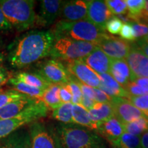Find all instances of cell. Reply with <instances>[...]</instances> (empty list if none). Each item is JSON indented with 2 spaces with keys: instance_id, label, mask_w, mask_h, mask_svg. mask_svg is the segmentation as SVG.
Instances as JSON below:
<instances>
[{
  "instance_id": "cell-1",
  "label": "cell",
  "mask_w": 148,
  "mask_h": 148,
  "mask_svg": "<svg viewBox=\"0 0 148 148\" xmlns=\"http://www.w3.org/2000/svg\"><path fill=\"white\" fill-rule=\"evenodd\" d=\"M54 36L51 30H32L14 40L8 47V61L13 68L25 67L49 56Z\"/></svg>"
},
{
  "instance_id": "cell-2",
  "label": "cell",
  "mask_w": 148,
  "mask_h": 148,
  "mask_svg": "<svg viewBox=\"0 0 148 148\" xmlns=\"http://www.w3.org/2000/svg\"><path fill=\"white\" fill-rule=\"evenodd\" d=\"M55 130L62 148H108L105 139L87 127L59 123Z\"/></svg>"
},
{
  "instance_id": "cell-3",
  "label": "cell",
  "mask_w": 148,
  "mask_h": 148,
  "mask_svg": "<svg viewBox=\"0 0 148 148\" xmlns=\"http://www.w3.org/2000/svg\"><path fill=\"white\" fill-rule=\"evenodd\" d=\"M51 31L54 38H68L95 43L108 35L106 30L97 27L87 18L71 22L60 20L55 24Z\"/></svg>"
},
{
  "instance_id": "cell-4",
  "label": "cell",
  "mask_w": 148,
  "mask_h": 148,
  "mask_svg": "<svg viewBox=\"0 0 148 148\" xmlns=\"http://www.w3.org/2000/svg\"><path fill=\"white\" fill-rule=\"evenodd\" d=\"M34 3L33 0H0V8L12 28L21 32L36 23Z\"/></svg>"
},
{
  "instance_id": "cell-5",
  "label": "cell",
  "mask_w": 148,
  "mask_h": 148,
  "mask_svg": "<svg viewBox=\"0 0 148 148\" xmlns=\"http://www.w3.org/2000/svg\"><path fill=\"white\" fill-rule=\"evenodd\" d=\"M97 47V43L68 38H54L49 56L58 60L69 62L82 60Z\"/></svg>"
},
{
  "instance_id": "cell-6",
  "label": "cell",
  "mask_w": 148,
  "mask_h": 148,
  "mask_svg": "<svg viewBox=\"0 0 148 148\" xmlns=\"http://www.w3.org/2000/svg\"><path fill=\"white\" fill-rule=\"evenodd\" d=\"M48 108L39 99L23 110L16 117L0 120V139L15 132L24 125L32 123L42 117L47 116Z\"/></svg>"
},
{
  "instance_id": "cell-7",
  "label": "cell",
  "mask_w": 148,
  "mask_h": 148,
  "mask_svg": "<svg viewBox=\"0 0 148 148\" xmlns=\"http://www.w3.org/2000/svg\"><path fill=\"white\" fill-rule=\"evenodd\" d=\"M31 148H62L56 130L34 121L29 128Z\"/></svg>"
},
{
  "instance_id": "cell-8",
  "label": "cell",
  "mask_w": 148,
  "mask_h": 148,
  "mask_svg": "<svg viewBox=\"0 0 148 148\" xmlns=\"http://www.w3.org/2000/svg\"><path fill=\"white\" fill-rule=\"evenodd\" d=\"M36 73L51 84H65L69 81L71 74L65 65L56 59H49L40 62Z\"/></svg>"
},
{
  "instance_id": "cell-9",
  "label": "cell",
  "mask_w": 148,
  "mask_h": 148,
  "mask_svg": "<svg viewBox=\"0 0 148 148\" xmlns=\"http://www.w3.org/2000/svg\"><path fill=\"white\" fill-rule=\"evenodd\" d=\"M97 47L109 58L115 60H124L132 48V45L121 38L108 36L97 43Z\"/></svg>"
},
{
  "instance_id": "cell-10",
  "label": "cell",
  "mask_w": 148,
  "mask_h": 148,
  "mask_svg": "<svg viewBox=\"0 0 148 148\" xmlns=\"http://www.w3.org/2000/svg\"><path fill=\"white\" fill-rule=\"evenodd\" d=\"M110 103L113 109L114 116L122 124L146 116L126 98L113 97Z\"/></svg>"
},
{
  "instance_id": "cell-11",
  "label": "cell",
  "mask_w": 148,
  "mask_h": 148,
  "mask_svg": "<svg viewBox=\"0 0 148 148\" xmlns=\"http://www.w3.org/2000/svg\"><path fill=\"white\" fill-rule=\"evenodd\" d=\"M66 63L65 66L69 73L79 82L92 88H99L100 80L97 74L82 60H71Z\"/></svg>"
},
{
  "instance_id": "cell-12",
  "label": "cell",
  "mask_w": 148,
  "mask_h": 148,
  "mask_svg": "<svg viewBox=\"0 0 148 148\" xmlns=\"http://www.w3.org/2000/svg\"><path fill=\"white\" fill-rule=\"evenodd\" d=\"M112 16L105 1H88L87 19L97 27L106 30L105 27L107 21Z\"/></svg>"
},
{
  "instance_id": "cell-13",
  "label": "cell",
  "mask_w": 148,
  "mask_h": 148,
  "mask_svg": "<svg viewBox=\"0 0 148 148\" xmlns=\"http://www.w3.org/2000/svg\"><path fill=\"white\" fill-rule=\"evenodd\" d=\"M88 1L73 0L63 1L60 16L61 21H77L87 18Z\"/></svg>"
},
{
  "instance_id": "cell-14",
  "label": "cell",
  "mask_w": 148,
  "mask_h": 148,
  "mask_svg": "<svg viewBox=\"0 0 148 148\" xmlns=\"http://www.w3.org/2000/svg\"><path fill=\"white\" fill-rule=\"evenodd\" d=\"M63 1L60 0H42L40 3V11L37 23L44 27L52 25L60 16Z\"/></svg>"
},
{
  "instance_id": "cell-15",
  "label": "cell",
  "mask_w": 148,
  "mask_h": 148,
  "mask_svg": "<svg viewBox=\"0 0 148 148\" xmlns=\"http://www.w3.org/2000/svg\"><path fill=\"white\" fill-rule=\"evenodd\" d=\"M96 126V131L110 144L117 140L124 132L123 125L114 116L99 122Z\"/></svg>"
},
{
  "instance_id": "cell-16",
  "label": "cell",
  "mask_w": 148,
  "mask_h": 148,
  "mask_svg": "<svg viewBox=\"0 0 148 148\" xmlns=\"http://www.w3.org/2000/svg\"><path fill=\"white\" fill-rule=\"evenodd\" d=\"M125 60L135 77L148 78V58L134 45H132Z\"/></svg>"
},
{
  "instance_id": "cell-17",
  "label": "cell",
  "mask_w": 148,
  "mask_h": 148,
  "mask_svg": "<svg viewBox=\"0 0 148 148\" xmlns=\"http://www.w3.org/2000/svg\"><path fill=\"white\" fill-rule=\"evenodd\" d=\"M82 60L97 74L110 72L111 58L98 47Z\"/></svg>"
},
{
  "instance_id": "cell-18",
  "label": "cell",
  "mask_w": 148,
  "mask_h": 148,
  "mask_svg": "<svg viewBox=\"0 0 148 148\" xmlns=\"http://www.w3.org/2000/svg\"><path fill=\"white\" fill-rule=\"evenodd\" d=\"M100 80L99 88L109 97L128 98L126 90L114 79L110 73L97 74Z\"/></svg>"
},
{
  "instance_id": "cell-19",
  "label": "cell",
  "mask_w": 148,
  "mask_h": 148,
  "mask_svg": "<svg viewBox=\"0 0 148 148\" xmlns=\"http://www.w3.org/2000/svg\"><path fill=\"white\" fill-rule=\"evenodd\" d=\"M1 148H31L29 131L17 130L1 139Z\"/></svg>"
},
{
  "instance_id": "cell-20",
  "label": "cell",
  "mask_w": 148,
  "mask_h": 148,
  "mask_svg": "<svg viewBox=\"0 0 148 148\" xmlns=\"http://www.w3.org/2000/svg\"><path fill=\"white\" fill-rule=\"evenodd\" d=\"M37 99L27 98L25 99L14 101L0 108V120L9 119L16 117L23 110L32 105Z\"/></svg>"
},
{
  "instance_id": "cell-21",
  "label": "cell",
  "mask_w": 148,
  "mask_h": 148,
  "mask_svg": "<svg viewBox=\"0 0 148 148\" xmlns=\"http://www.w3.org/2000/svg\"><path fill=\"white\" fill-rule=\"evenodd\" d=\"M90 119L96 125L114 116L113 109L110 103L95 102L91 109L88 111Z\"/></svg>"
},
{
  "instance_id": "cell-22",
  "label": "cell",
  "mask_w": 148,
  "mask_h": 148,
  "mask_svg": "<svg viewBox=\"0 0 148 148\" xmlns=\"http://www.w3.org/2000/svg\"><path fill=\"white\" fill-rule=\"evenodd\" d=\"M14 77L29 86L40 88L42 90L47 89L51 84V83L47 82L44 77L36 72L30 73L26 71H20L16 73Z\"/></svg>"
},
{
  "instance_id": "cell-23",
  "label": "cell",
  "mask_w": 148,
  "mask_h": 148,
  "mask_svg": "<svg viewBox=\"0 0 148 148\" xmlns=\"http://www.w3.org/2000/svg\"><path fill=\"white\" fill-rule=\"evenodd\" d=\"M60 84H51L47 89L44 90L42 97L39 100L42 101L47 106L48 108L55 110L62 104L59 97V89Z\"/></svg>"
},
{
  "instance_id": "cell-24",
  "label": "cell",
  "mask_w": 148,
  "mask_h": 148,
  "mask_svg": "<svg viewBox=\"0 0 148 148\" xmlns=\"http://www.w3.org/2000/svg\"><path fill=\"white\" fill-rule=\"evenodd\" d=\"M8 84L10 86H12L14 90L31 98H34V99H39L42 97L44 92V90L29 86L25 83L18 80L14 77H10L8 81Z\"/></svg>"
},
{
  "instance_id": "cell-25",
  "label": "cell",
  "mask_w": 148,
  "mask_h": 148,
  "mask_svg": "<svg viewBox=\"0 0 148 148\" xmlns=\"http://www.w3.org/2000/svg\"><path fill=\"white\" fill-rule=\"evenodd\" d=\"M72 116L74 124L81 125V126L87 127V128L96 130V125L92 123L90 119L88 111L83 108L82 106L78 104L73 105Z\"/></svg>"
},
{
  "instance_id": "cell-26",
  "label": "cell",
  "mask_w": 148,
  "mask_h": 148,
  "mask_svg": "<svg viewBox=\"0 0 148 148\" xmlns=\"http://www.w3.org/2000/svg\"><path fill=\"white\" fill-rule=\"evenodd\" d=\"M73 105L72 103H62L58 108L53 110L51 114L53 119L63 124H74L72 116Z\"/></svg>"
},
{
  "instance_id": "cell-27",
  "label": "cell",
  "mask_w": 148,
  "mask_h": 148,
  "mask_svg": "<svg viewBox=\"0 0 148 148\" xmlns=\"http://www.w3.org/2000/svg\"><path fill=\"white\" fill-rule=\"evenodd\" d=\"M123 125L124 132L140 136L148 130V117L144 116Z\"/></svg>"
},
{
  "instance_id": "cell-28",
  "label": "cell",
  "mask_w": 148,
  "mask_h": 148,
  "mask_svg": "<svg viewBox=\"0 0 148 148\" xmlns=\"http://www.w3.org/2000/svg\"><path fill=\"white\" fill-rule=\"evenodd\" d=\"M113 148H140V136L123 132L117 140L111 143Z\"/></svg>"
},
{
  "instance_id": "cell-29",
  "label": "cell",
  "mask_w": 148,
  "mask_h": 148,
  "mask_svg": "<svg viewBox=\"0 0 148 148\" xmlns=\"http://www.w3.org/2000/svg\"><path fill=\"white\" fill-rule=\"evenodd\" d=\"M127 8V14L132 23H138L143 10L144 0H125Z\"/></svg>"
},
{
  "instance_id": "cell-30",
  "label": "cell",
  "mask_w": 148,
  "mask_h": 148,
  "mask_svg": "<svg viewBox=\"0 0 148 148\" xmlns=\"http://www.w3.org/2000/svg\"><path fill=\"white\" fill-rule=\"evenodd\" d=\"M110 69H113L114 71L117 72L118 73L121 74V75L125 77L127 79H129L130 82H132V81L136 78L134 74L131 71L125 60L111 59Z\"/></svg>"
},
{
  "instance_id": "cell-31",
  "label": "cell",
  "mask_w": 148,
  "mask_h": 148,
  "mask_svg": "<svg viewBox=\"0 0 148 148\" xmlns=\"http://www.w3.org/2000/svg\"><path fill=\"white\" fill-rule=\"evenodd\" d=\"M29 98L28 96L12 89L0 92V108L14 101Z\"/></svg>"
},
{
  "instance_id": "cell-32",
  "label": "cell",
  "mask_w": 148,
  "mask_h": 148,
  "mask_svg": "<svg viewBox=\"0 0 148 148\" xmlns=\"http://www.w3.org/2000/svg\"><path fill=\"white\" fill-rule=\"evenodd\" d=\"M66 85H67L72 96L71 103L73 104L80 105L82 95L80 88H79V85L77 83L76 78L73 75H71L69 82L66 84Z\"/></svg>"
},
{
  "instance_id": "cell-33",
  "label": "cell",
  "mask_w": 148,
  "mask_h": 148,
  "mask_svg": "<svg viewBox=\"0 0 148 148\" xmlns=\"http://www.w3.org/2000/svg\"><path fill=\"white\" fill-rule=\"evenodd\" d=\"M105 2L112 15L118 16L127 12V5L125 0H106Z\"/></svg>"
},
{
  "instance_id": "cell-34",
  "label": "cell",
  "mask_w": 148,
  "mask_h": 148,
  "mask_svg": "<svg viewBox=\"0 0 148 148\" xmlns=\"http://www.w3.org/2000/svg\"><path fill=\"white\" fill-rule=\"evenodd\" d=\"M128 99L136 108L148 117V94L138 97H130Z\"/></svg>"
},
{
  "instance_id": "cell-35",
  "label": "cell",
  "mask_w": 148,
  "mask_h": 148,
  "mask_svg": "<svg viewBox=\"0 0 148 148\" xmlns=\"http://www.w3.org/2000/svg\"><path fill=\"white\" fill-rule=\"evenodd\" d=\"M123 23L116 16H113L107 21L105 29L111 34L116 35L119 34Z\"/></svg>"
},
{
  "instance_id": "cell-36",
  "label": "cell",
  "mask_w": 148,
  "mask_h": 148,
  "mask_svg": "<svg viewBox=\"0 0 148 148\" xmlns=\"http://www.w3.org/2000/svg\"><path fill=\"white\" fill-rule=\"evenodd\" d=\"M135 40L140 39L148 34V25L141 23H131Z\"/></svg>"
},
{
  "instance_id": "cell-37",
  "label": "cell",
  "mask_w": 148,
  "mask_h": 148,
  "mask_svg": "<svg viewBox=\"0 0 148 148\" xmlns=\"http://www.w3.org/2000/svg\"><path fill=\"white\" fill-rule=\"evenodd\" d=\"M119 35L121 38H122L123 40H129L130 42L135 41L134 33H133V29L131 23H123V26H122L121 29V31L119 32Z\"/></svg>"
},
{
  "instance_id": "cell-38",
  "label": "cell",
  "mask_w": 148,
  "mask_h": 148,
  "mask_svg": "<svg viewBox=\"0 0 148 148\" xmlns=\"http://www.w3.org/2000/svg\"><path fill=\"white\" fill-rule=\"evenodd\" d=\"M59 97L62 103H71L72 96L66 84H61L59 89Z\"/></svg>"
},
{
  "instance_id": "cell-39",
  "label": "cell",
  "mask_w": 148,
  "mask_h": 148,
  "mask_svg": "<svg viewBox=\"0 0 148 148\" xmlns=\"http://www.w3.org/2000/svg\"><path fill=\"white\" fill-rule=\"evenodd\" d=\"M94 99L95 102L99 103H110L112 98L109 97L104 92L98 88H93Z\"/></svg>"
},
{
  "instance_id": "cell-40",
  "label": "cell",
  "mask_w": 148,
  "mask_h": 148,
  "mask_svg": "<svg viewBox=\"0 0 148 148\" xmlns=\"http://www.w3.org/2000/svg\"><path fill=\"white\" fill-rule=\"evenodd\" d=\"M13 29L12 25L9 23L2 10L0 8V32H8Z\"/></svg>"
},
{
  "instance_id": "cell-41",
  "label": "cell",
  "mask_w": 148,
  "mask_h": 148,
  "mask_svg": "<svg viewBox=\"0 0 148 148\" xmlns=\"http://www.w3.org/2000/svg\"><path fill=\"white\" fill-rule=\"evenodd\" d=\"M133 45H134L136 49H138V50L143 53V55H145L147 58H148V44L147 43H146V42L145 41H143V40L138 39V40H136V43Z\"/></svg>"
},
{
  "instance_id": "cell-42",
  "label": "cell",
  "mask_w": 148,
  "mask_h": 148,
  "mask_svg": "<svg viewBox=\"0 0 148 148\" xmlns=\"http://www.w3.org/2000/svg\"><path fill=\"white\" fill-rule=\"evenodd\" d=\"M95 101L92 99H90L89 97H86V96L82 95V99H81V103L80 106H82L83 108L86 109V110L88 111L90 109L92 108V106L95 105Z\"/></svg>"
},
{
  "instance_id": "cell-43",
  "label": "cell",
  "mask_w": 148,
  "mask_h": 148,
  "mask_svg": "<svg viewBox=\"0 0 148 148\" xmlns=\"http://www.w3.org/2000/svg\"><path fill=\"white\" fill-rule=\"evenodd\" d=\"M138 86H140L148 94V78L147 77H136L134 80Z\"/></svg>"
},
{
  "instance_id": "cell-44",
  "label": "cell",
  "mask_w": 148,
  "mask_h": 148,
  "mask_svg": "<svg viewBox=\"0 0 148 148\" xmlns=\"http://www.w3.org/2000/svg\"><path fill=\"white\" fill-rule=\"evenodd\" d=\"M9 79L10 77H9L8 71L2 66H1L0 67V86L8 83Z\"/></svg>"
},
{
  "instance_id": "cell-45",
  "label": "cell",
  "mask_w": 148,
  "mask_h": 148,
  "mask_svg": "<svg viewBox=\"0 0 148 148\" xmlns=\"http://www.w3.org/2000/svg\"><path fill=\"white\" fill-rule=\"evenodd\" d=\"M140 148H148V130L140 136Z\"/></svg>"
},
{
  "instance_id": "cell-46",
  "label": "cell",
  "mask_w": 148,
  "mask_h": 148,
  "mask_svg": "<svg viewBox=\"0 0 148 148\" xmlns=\"http://www.w3.org/2000/svg\"><path fill=\"white\" fill-rule=\"evenodd\" d=\"M4 60H5V56L1 51H0V67L2 66L3 62H4Z\"/></svg>"
},
{
  "instance_id": "cell-47",
  "label": "cell",
  "mask_w": 148,
  "mask_h": 148,
  "mask_svg": "<svg viewBox=\"0 0 148 148\" xmlns=\"http://www.w3.org/2000/svg\"><path fill=\"white\" fill-rule=\"evenodd\" d=\"M140 39L141 40H143V41H145L146 43H147L148 44V34L146 35V36H145V37H143V38H140Z\"/></svg>"
},
{
  "instance_id": "cell-48",
  "label": "cell",
  "mask_w": 148,
  "mask_h": 148,
  "mask_svg": "<svg viewBox=\"0 0 148 148\" xmlns=\"http://www.w3.org/2000/svg\"><path fill=\"white\" fill-rule=\"evenodd\" d=\"M2 44H3V40L1 39V37H0V49H1V46H2Z\"/></svg>"
},
{
  "instance_id": "cell-49",
  "label": "cell",
  "mask_w": 148,
  "mask_h": 148,
  "mask_svg": "<svg viewBox=\"0 0 148 148\" xmlns=\"http://www.w3.org/2000/svg\"><path fill=\"white\" fill-rule=\"evenodd\" d=\"M1 88H0V92H1Z\"/></svg>"
},
{
  "instance_id": "cell-50",
  "label": "cell",
  "mask_w": 148,
  "mask_h": 148,
  "mask_svg": "<svg viewBox=\"0 0 148 148\" xmlns=\"http://www.w3.org/2000/svg\"><path fill=\"white\" fill-rule=\"evenodd\" d=\"M0 148H1V146H0Z\"/></svg>"
}]
</instances>
